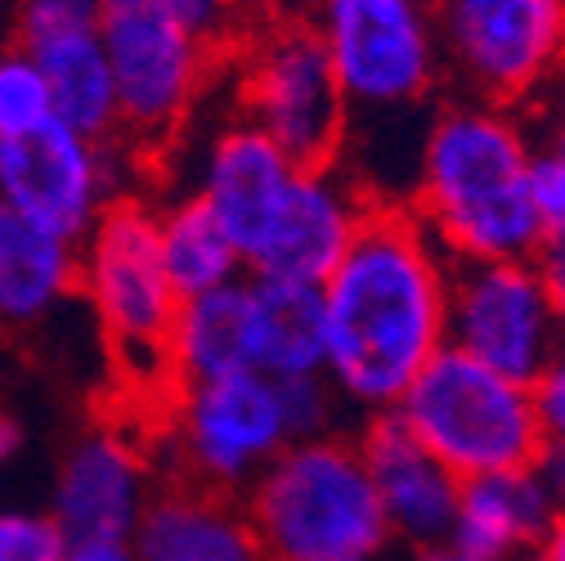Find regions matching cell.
Here are the masks:
<instances>
[{
    "label": "cell",
    "mask_w": 565,
    "mask_h": 561,
    "mask_svg": "<svg viewBox=\"0 0 565 561\" xmlns=\"http://www.w3.org/2000/svg\"><path fill=\"white\" fill-rule=\"evenodd\" d=\"M534 130L521 108L440 95L413 184V212L449 261H530L543 225L530 198Z\"/></svg>",
    "instance_id": "2"
},
{
    "label": "cell",
    "mask_w": 565,
    "mask_h": 561,
    "mask_svg": "<svg viewBox=\"0 0 565 561\" xmlns=\"http://www.w3.org/2000/svg\"><path fill=\"white\" fill-rule=\"evenodd\" d=\"M99 41L117 86L121 145L139 158L180 145L225 54L189 36L158 0H99Z\"/></svg>",
    "instance_id": "9"
},
{
    "label": "cell",
    "mask_w": 565,
    "mask_h": 561,
    "mask_svg": "<svg viewBox=\"0 0 565 561\" xmlns=\"http://www.w3.org/2000/svg\"><path fill=\"white\" fill-rule=\"evenodd\" d=\"M408 561H467L449 539H436V543H422V548H408Z\"/></svg>",
    "instance_id": "36"
},
{
    "label": "cell",
    "mask_w": 565,
    "mask_h": 561,
    "mask_svg": "<svg viewBox=\"0 0 565 561\" xmlns=\"http://www.w3.org/2000/svg\"><path fill=\"white\" fill-rule=\"evenodd\" d=\"M243 504L265 561H386L395 552L360 441L345 432L292 441L247 485Z\"/></svg>",
    "instance_id": "3"
},
{
    "label": "cell",
    "mask_w": 565,
    "mask_h": 561,
    "mask_svg": "<svg viewBox=\"0 0 565 561\" xmlns=\"http://www.w3.org/2000/svg\"><path fill=\"white\" fill-rule=\"evenodd\" d=\"M243 32L252 28H265V23H278V19H292V14H306L310 0H230Z\"/></svg>",
    "instance_id": "32"
},
{
    "label": "cell",
    "mask_w": 565,
    "mask_h": 561,
    "mask_svg": "<svg viewBox=\"0 0 565 561\" xmlns=\"http://www.w3.org/2000/svg\"><path fill=\"white\" fill-rule=\"evenodd\" d=\"M158 243H162L167 278L180 301L202 297L211 288H225L234 278H247L243 252L221 230V221L202 207V198L189 189L167 193L158 202Z\"/></svg>",
    "instance_id": "23"
},
{
    "label": "cell",
    "mask_w": 565,
    "mask_h": 561,
    "mask_svg": "<svg viewBox=\"0 0 565 561\" xmlns=\"http://www.w3.org/2000/svg\"><path fill=\"white\" fill-rule=\"evenodd\" d=\"M58 561H135L130 539H86V543H67Z\"/></svg>",
    "instance_id": "33"
},
{
    "label": "cell",
    "mask_w": 565,
    "mask_h": 561,
    "mask_svg": "<svg viewBox=\"0 0 565 561\" xmlns=\"http://www.w3.org/2000/svg\"><path fill=\"white\" fill-rule=\"evenodd\" d=\"M77 243L54 239L6 212L0 221V328L50 324L77 297Z\"/></svg>",
    "instance_id": "19"
},
{
    "label": "cell",
    "mask_w": 565,
    "mask_h": 561,
    "mask_svg": "<svg viewBox=\"0 0 565 561\" xmlns=\"http://www.w3.org/2000/svg\"><path fill=\"white\" fill-rule=\"evenodd\" d=\"M436 6H445V0H436Z\"/></svg>",
    "instance_id": "38"
},
{
    "label": "cell",
    "mask_w": 565,
    "mask_h": 561,
    "mask_svg": "<svg viewBox=\"0 0 565 561\" xmlns=\"http://www.w3.org/2000/svg\"><path fill=\"white\" fill-rule=\"evenodd\" d=\"M50 117V91L36 59L19 41L0 45V139L32 135Z\"/></svg>",
    "instance_id": "24"
},
{
    "label": "cell",
    "mask_w": 565,
    "mask_h": 561,
    "mask_svg": "<svg viewBox=\"0 0 565 561\" xmlns=\"http://www.w3.org/2000/svg\"><path fill=\"white\" fill-rule=\"evenodd\" d=\"M449 91L530 108L565 77V0H445Z\"/></svg>",
    "instance_id": "10"
},
{
    "label": "cell",
    "mask_w": 565,
    "mask_h": 561,
    "mask_svg": "<svg viewBox=\"0 0 565 561\" xmlns=\"http://www.w3.org/2000/svg\"><path fill=\"white\" fill-rule=\"evenodd\" d=\"M525 117H530V130H534V145L565 158V77L547 95H539L525 108Z\"/></svg>",
    "instance_id": "30"
},
{
    "label": "cell",
    "mask_w": 565,
    "mask_h": 561,
    "mask_svg": "<svg viewBox=\"0 0 565 561\" xmlns=\"http://www.w3.org/2000/svg\"><path fill=\"white\" fill-rule=\"evenodd\" d=\"M145 162L121 139H86L63 121H45L32 135L0 139V202L6 212L82 243L108 207L130 193V176Z\"/></svg>",
    "instance_id": "11"
},
{
    "label": "cell",
    "mask_w": 565,
    "mask_h": 561,
    "mask_svg": "<svg viewBox=\"0 0 565 561\" xmlns=\"http://www.w3.org/2000/svg\"><path fill=\"white\" fill-rule=\"evenodd\" d=\"M454 261L404 202H373L323 284V373L350 413H386L449 346Z\"/></svg>",
    "instance_id": "1"
},
{
    "label": "cell",
    "mask_w": 565,
    "mask_h": 561,
    "mask_svg": "<svg viewBox=\"0 0 565 561\" xmlns=\"http://www.w3.org/2000/svg\"><path fill=\"white\" fill-rule=\"evenodd\" d=\"M86 28H99V0H14V41L23 50Z\"/></svg>",
    "instance_id": "26"
},
{
    "label": "cell",
    "mask_w": 565,
    "mask_h": 561,
    "mask_svg": "<svg viewBox=\"0 0 565 561\" xmlns=\"http://www.w3.org/2000/svg\"><path fill=\"white\" fill-rule=\"evenodd\" d=\"M19 441H23L19 423H14L10 413H0V472H6V467L14 463V454H19Z\"/></svg>",
    "instance_id": "35"
},
{
    "label": "cell",
    "mask_w": 565,
    "mask_h": 561,
    "mask_svg": "<svg viewBox=\"0 0 565 561\" xmlns=\"http://www.w3.org/2000/svg\"><path fill=\"white\" fill-rule=\"evenodd\" d=\"M234 59V108L252 117L297 167L341 162L350 104L319 28L306 14L243 32Z\"/></svg>",
    "instance_id": "8"
},
{
    "label": "cell",
    "mask_w": 565,
    "mask_h": 561,
    "mask_svg": "<svg viewBox=\"0 0 565 561\" xmlns=\"http://www.w3.org/2000/svg\"><path fill=\"white\" fill-rule=\"evenodd\" d=\"M158 495V454L145 436L117 423H95L58 454L45 512L67 543L130 539Z\"/></svg>",
    "instance_id": "13"
},
{
    "label": "cell",
    "mask_w": 565,
    "mask_h": 561,
    "mask_svg": "<svg viewBox=\"0 0 565 561\" xmlns=\"http://www.w3.org/2000/svg\"><path fill=\"white\" fill-rule=\"evenodd\" d=\"M63 548L67 539L45 508L0 504V561H58Z\"/></svg>",
    "instance_id": "25"
},
{
    "label": "cell",
    "mask_w": 565,
    "mask_h": 561,
    "mask_svg": "<svg viewBox=\"0 0 565 561\" xmlns=\"http://www.w3.org/2000/svg\"><path fill=\"white\" fill-rule=\"evenodd\" d=\"M373 198L360 189L341 162L332 167H297L278 221L247 256L252 278H282V284L323 288L328 274L341 265L345 247L355 243Z\"/></svg>",
    "instance_id": "15"
},
{
    "label": "cell",
    "mask_w": 565,
    "mask_h": 561,
    "mask_svg": "<svg viewBox=\"0 0 565 561\" xmlns=\"http://www.w3.org/2000/svg\"><path fill=\"white\" fill-rule=\"evenodd\" d=\"M561 512H565V504H561Z\"/></svg>",
    "instance_id": "39"
},
{
    "label": "cell",
    "mask_w": 565,
    "mask_h": 561,
    "mask_svg": "<svg viewBox=\"0 0 565 561\" xmlns=\"http://www.w3.org/2000/svg\"><path fill=\"white\" fill-rule=\"evenodd\" d=\"M135 561H265L247 504L193 480L158 485L130 534Z\"/></svg>",
    "instance_id": "17"
},
{
    "label": "cell",
    "mask_w": 565,
    "mask_h": 561,
    "mask_svg": "<svg viewBox=\"0 0 565 561\" xmlns=\"http://www.w3.org/2000/svg\"><path fill=\"white\" fill-rule=\"evenodd\" d=\"M158 6L189 32L198 36L206 50H216L230 59V50L243 41V23L234 14L230 0H158Z\"/></svg>",
    "instance_id": "27"
},
{
    "label": "cell",
    "mask_w": 565,
    "mask_h": 561,
    "mask_svg": "<svg viewBox=\"0 0 565 561\" xmlns=\"http://www.w3.org/2000/svg\"><path fill=\"white\" fill-rule=\"evenodd\" d=\"M391 413L458 480L534 467L547 445L530 382L471 360L458 346H440Z\"/></svg>",
    "instance_id": "6"
},
{
    "label": "cell",
    "mask_w": 565,
    "mask_h": 561,
    "mask_svg": "<svg viewBox=\"0 0 565 561\" xmlns=\"http://www.w3.org/2000/svg\"><path fill=\"white\" fill-rule=\"evenodd\" d=\"M0 221H6V202H0Z\"/></svg>",
    "instance_id": "37"
},
{
    "label": "cell",
    "mask_w": 565,
    "mask_h": 561,
    "mask_svg": "<svg viewBox=\"0 0 565 561\" xmlns=\"http://www.w3.org/2000/svg\"><path fill=\"white\" fill-rule=\"evenodd\" d=\"M292 180L297 162L234 104L202 130L189 154V193H198L206 212L221 221L243 261L278 221Z\"/></svg>",
    "instance_id": "14"
},
{
    "label": "cell",
    "mask_w": 565,
    "mask_h": 561,
    "mask_svg": "<svg viewBox=\"0 0 565 561\" xmlns=\"http://www.w3.org/2000/svg\"><path fill=\"white\" fill-rule=\"evenodd\" d=\"M530 391H534L543 441L556 445V449H565V346L556 350V360L530 382Z\"/></svg>",
    "instance_id": "29"
},
{
    "label": "cell",
    "mask_w": 565,
    "mask_h": 561,
    "mask_svg": "<svg viewBox=\"0 0 565 561\" xmlns=\"http://www.w3.org/2000/svg\"><path fill=\"white\" fill-rule=\"evenodd\" d=\"M534 265L543 274V284L552 293L556 319H561V346H565V234H547L543 247L534 252Z\"/></svg>",
    "instance_id": "31"
},
{
    "label": "cell",
    "mask_w": 565,
    "mask_h": 561,
    "mask_svg": "<svg viewBox=\"0 0 565 561\" xmlns=\"http://www.w3.org/2000/svg\"><path fill=\"white\" fill-rule=\"evenodd\" d=\"M350 126H386L431 117L449 77L436 0H310Z\"/></svg>",
    "instance_id": "5"
},
{
    "label": "cell",
    "mask_w": 565,
    "mask_h": 561,
    "mask_svg": "<svg viewBox=\"0 0 565 561\" xmlns=\"http://www.w3.org/2000/svg\"><path fill=\"white\" fill-rule=\"evenodd\" d=\"M561 517V499L534 467L462 480L449 543L467 561H525L547 526Z\"/></svg>",
    "instance_id": "18"
},
{
    "label": "cell",
    "mask_w": 565,
    "mask_h": 561,
    "mask_svg": "<svg viewBox=\"0 0 565 561\" xmlns=\"http://www.w3.org/2000/svg\"><path fill=\"white\" fill-rule=\"evenodd\" d=\"M171 387L252 369V278L180 301L167 341Z\"/></svg>",
    "instance_id": "20"
},
{
    "label": "cell",
    "mask_w": 565,
    "mask_h": 561,
    "mask_svg": "<svg viewBox=\"0 0 565 561\" xmlns=\"http://www.w3.org/2000/svg\"><path fill=\"white\" fill-rule=\"evenodd\" d=\"M45 77L50 113L54 121L73 126L86 139H121V113H117V86L113 67L99 41V28L63 32L28 50Z\"/></svg>",
    "instance_id": "21"
},
{
    "label": "cell",
    "mask_w": 565,
    "mask_h": 561,
    "mask_svg": "<svg viewBox=\"0 0 565 561\" xmlns=\"http://www.w3.org/2000/svg\"><path fill=\"white\" fill-rule=\"evenodd\" d=\"M530 198L543 234H565V158L534 145L530 158Z\"/></svg>",
    "instance_id": "28"
},
{
    "label": "cell",
    "mask_w": 565,
    "mask_h": 561,
    "mask_svg": "<svg viewBox=\"0 0 565 561\" xmlns=\"http://www.w3.org/2000/svg\"><path fill=\"white\" fill-rule=\"evenodd\" d=\"M355 441H360L369 480L377 489V504L391 521L395 543L422 548V543L445 539L454 526V512H458L462 480L422 445L391 409L369 413Z\"/></svg>",
    "instance_id": "16"
},
{
    "label": "cell",
    "mask_w": 565,
    "mask_h": 561,
    "mask_svg": "<svg viewBox=\"0 0 565 561\" xmlns=\"http://www.w3.org/2000/svg\"><path fill=\"white\" fill-rule=\"evenodd\" d=\"M323 288L252 278V369L269 378L323 373Z\"/></svg>",
    "instance_id": "22"
},
{
    "label": "cell",
    "mask_w": 565,
    "mask_h": 561,
    "mask_svg": "<svg viewBox=\"0 0 565 561\" xmlns=\"http://www.w3.org/2000/svg\"><path fill=\"white\" fill-rule=\"evenodd\" d=\"M77 297L90 306L108 360L139 391H171L167 341L180 297L162 265L158 202L121 193L77 243Z\"/></svg>",
    "instance_id": "4"
},
{
    "label": "cell",
    "mask_w": 565,
    "mask_h": 561,
    "mask_svg": "<svg viewBox=\"0 0 565 561\" xmlns=\"http://www.w3.org/2000/svg\"><path fill=\"white\" fill-rule=\"evenodd\" d=\"M449 346L508 378L534 382L561 350V319L530 261H454Z\"/></svg>",
    "instance_id": "12"
},
{
    "label": "cell",
    "mask_w": 565,
    "mask_h": 561,
    "mask_svg": "<svg viewBox=\"0 0 565 561\" xmlns=\"http://www.w3.org/2000/svg\"><path fill=\"white\" fill-rule=\"evenodd\" d=\"M292 441L297 432L282 400V378L243 369L171 387L153 454L167 458L180 480L243 499L247 485Z\"/></svg>",
    "instance_id": "7"
},
{
    "label": "cell",
    "mask_w": 565,
    "mask_h": 561,
    "mask_svg": "<svg viewBox=\"0 0 565 561\" xmlns=\"http://www.w3.org/2000/svg\"><path fill=\"white\" fill-rule=\"evenodd\" d=\"M525 561H565V512L547 526V534L539 539V548H534Z\"/></svg>",
    "instance_id": "34"
}]
</instances>
